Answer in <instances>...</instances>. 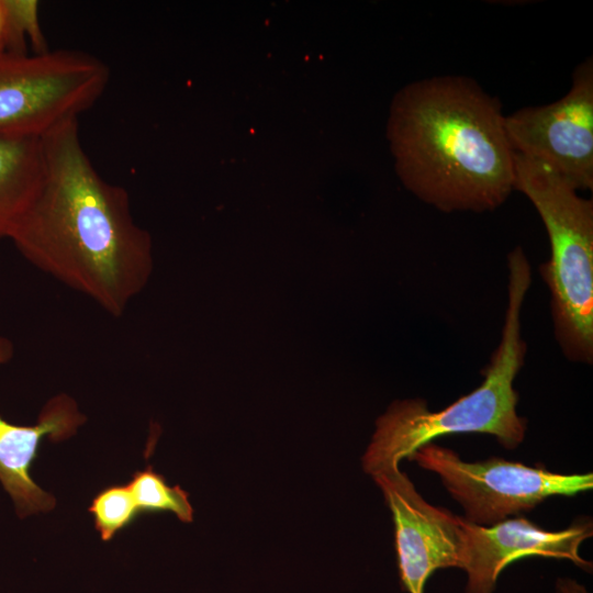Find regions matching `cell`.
I'll return each instance as SVG.
<instances>
[{"label": "cell", "mask_w": 593, "mask_h": 593, "mask_svg": "<svg viewBox=\"0 0 593 593\" xmlns=\"http://www.w3.org/2000/svg\"><path fill=\"white\" fill-rule=\"evenodd\" d=\"M589 517L577 518L561 530H547L523 516L481 526L458 516L460 569L467 573L466 593H493L500 573L521 558L540 556L568 559L585 571L592 563L580 556L592 537Z\"/></svg>", "instance_id": "cell-8"}, {"label": "cell", "mask_w": 593, "mask_h": 593, "mask_svg": "<svg viewBox=\"0 0 593 593\" xmlns=\"http://www.w3.org/2000/svg\"><path fill=\"white\" fill-rule=\"evenodd\" d=\"M44 176L42 138L0 137V239L10 238Z\"/></svg>", "instance_id": "cell-11"}, {"label": "cell", "mask_w": 593, "mask_h": 593, "mask_svg": "<svg viewBox=\"0 0 593 593\" xmlns=\"http://www.w3.org/2000/svg\"><path fill=\"white\" fill-rule=\"evenodd\" d=\"M127 484L139 514L170 512L181 522H192L193 508L188 493L178 485H168L165 478L154 471L150 466L145 470L134 472Z\"/></svg>", "instance_id": "cell-12"}, {"label": "cell", "mask_w": 593, "mask_h": 593, "mask_svg": "<svg viewBox=\"0 0 593 593\" xmlns=\"http://www.w3.org/2000/svg\"><path fill=\"white\" fill-rule=\"evenodd\" d=\"M89 512L103 541L111 540L141 515L128 484H114L101 490L93 497Z\"/></svg>", "instance_id": "cell-13"}, {"label": "cell", "mask_w": 593, "mask_h": 593, "mask_svg": "<svg viewBox=\"0 0 593 593\" xmlns=\"http://www.w3.org/2000/svg\"><path fill=\"white\" fill-rule=\"evenodd\" d=\"M42 143V184L9 239L32 266L121 317L150 279L152 238L134 221L126 189L96 170L78 119Z\"/></svg>", "instance_id": "cell-1"}, {"label": "cell", "mask_w": 593, "mask_h": 593, "mask_svg": "<svg viewBox=\"0 0 593 593\" xmlns=\"http://www.w3.org/2000/svg\"><path fill=\"white\" fill-rule=\"evenodd\" d=\"M409 460L436 473L470 523L490 526L528 512L550 496H573L591 491L593 474H563L544 465L527 466L491 457L463 461L454 450L428 443Z\"/></svg>", "instance_id": "cell-6"}, {"label": "cell", "mask_w": 593, "mask_h": 593, "mask_svg": "<svg viewBox=\"0 0 593 593\" xmlns=\"http://www.w3.org/2000/svg\"><path fill=\"white\" fill-rule=\"evenodd\" d=\"M556 593H588L585 588L572 579H559Z\"/></svg>", "instance_id": "cell-16"}, {"label": "cell", "mask_w": 593, "mask_h": 593, "mask_svg": "<svg viewBox=\"0 0 593 593\" xmlns=\"http://www.w3.org/2000/svg\"><path fill=\"white\" fill-rule=\"evenodd\" d=\"M372 478L392 514L402 588L424 593L436 570L460 568L458 516L429 504L400 468Z\"/></svg>", "instance_id": "cell-9"}, {"label": "cell", "mask_w": 593, "mask_h": 593, "mask_svg": "<svg viewBox=\"0 0 593 593\" xmlns=\"http://www.w3.org/2000/svg\"><path fill=\"white\" fill-rule=\"evenodd\" d=\"M507 268V306L501 340L482 372L480 385L436 412L429 411L423 399L393 402L377 419L361 458L367 474L373 477L399 468L401 460L409 459L422 446L451 434H489L506 449L522 444L527 419L517 413L514 380L526 354L521 314L532 282L530 265L522 247L508 254Z\"/></svg>", "instance_id": "cell-3"}, {"label": "cell", "mask_w": 593, "mask_h": 593, "mask_svg": "<svg viewBox=\"0 0 593 593\" xmlns=\"http://www.w3.org/2000/svg\"><path fill=\"white\" fill-rule=\"evenodd\" d=\"M109 66L74 49L0 52V137L42 138L103 94Z\"/></svg>", "instance_id": "cell-5"}, {"label": "cell", "mask_w": 593, "mask_h": 593, "mask_svg": "<svg viewBox=\"0 0 593 593\" xmlns=\"http://www.w3.org/2000/svg\"><path fill=\"white\" fill-rule=\"evenodd\" d=\"M8 14V47L7 52L27 54L25 47L30 41L34 54L45 53L36 1H4Z\"/></svg>", "instance_id": "cell-14"}, {"label": "cell", "mask_w": 593, "mask_h": 593, "mask_svg": "<svg viewBox=\"0 0 593 593\" xmlns=\"http://www.w3.org/2000/svg\"><path fill=\"white\" fill-rule=\"evenodd\" d=\"M14 356L13 342L0 335V367ZM86 422L77 403L67 394L46 402L34 425H18L0 415V483L10 495L20 518L55 507L53 495L32 479L31 469L42 441H61Z\"/></svg>", "instance_id": "cell-10"}, {"label": "cell", "mask_w": 593, "mask_h": 593, "mask_svg": "<svg viewBox=\"0 0 593 593\" xmlns=\"http://www.w3.org/2000/svg\"><path fill=\"white\" fill-rule=\"evenodd\" d=\"M514 189L538 212L551 256L539 267L550 291L553 332L564 357L593 362V201L547 165L514 155Z\"/></svg>", "instance_id": "cell-4"}, {"label": "cell", "mask_w": 593, "mask_h": 593, "mask_svg": "<svg viewBox=\"0 0 593 593\" xmlns=\"http://www.w3.org/2000/svg\"><path fill=\"white\" fill-rule=\"evenodd\" d=\"M8 47V14L4 1L0 0V52Z\"/></svg>", "instance_id": "cell-15"}, {"label": "cell", "mask_w": 593, "mask_h": 593, "mask_svg": "<svg viewBox=\"0 0 593 593\" xmlns=\"http://www.w3.org/2000/svg\"><path fill=\"white\" fill-rule=\"evenodd\" d=\"M504 119L500 100L470 77L409 83L396 94L389 121L402 182L443 212L497 209L515 190V152Z\"/></svg>", "instance_id": "cell-2"}, {"label": "cell", "mask_w": 593, "mask_h": 593, "mask_svg": "<svg viewBox=\"0 0 593 593\" xmlns=\"http://www.w3.org/2000/svg\"><path fill=\"white\" fill-rule=\"evenodd\" d=\"M516 154L542 163L578 191L593 189V58L572 72L568 92L545 105L525 107L505 116Z\"/></svg>", "instance_id": "cell-7"}]
</instances>
